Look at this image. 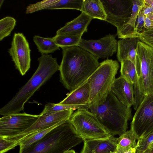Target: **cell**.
I'll list each match as a JSON object with an SVG mask.
<instances>
[{
	"label": "cell",
	"mask_w": 153,
	"mask_h": 153,
	"mask_svg": "<svg viewBox=\"0 0 153 153\" xmlns=\"http://www.w3.org/2000/svg\"><path fill=\"white\" fill-rule=\"evenodd\" d=\"M142 9L143 13L146 16L153 15V8L145 3Z\"/></svg>",
	"instance_id": "d590c367"
},
{
	"label": "cell",
	"mask_w": 153,
	"mask_h": 153,
	"mask_svg": "<svg viewBox=\"0 0 153 153\" xmlns=\"http://www.w3.org/2000/svg\"><path fill=\"white\" fill-rule=\"evenodd\" d=\"M73 109H68L46 115H40L37 120L29 128L20 134L8 139L16 140L18 143L29 136L51 127L62 122L68 121L74 113Z\"/></svg>",
	"instance_id": "7c38bea8"
},
{
	"label": "cell",
	"mask_w": 153,
	"mask_h": 153,
	"mask_svg": "<svg viewBox=\"0 0 153 153\" xmlns=\"http://www.w3.org/2000/svg\"><path fill=\"white\" fill-rule=\"evenodd\" d=\"M119 67L117 61L107 59L100 63L87 80L90 88L89 108L97 107L105 102Z\"/></svg>",
	"instance_id": "5b68a950"
},
{
	"label": "cell",
	"mask_w": 153,
	"mask_h": 153,
	"mask_svg": "<svg viewBox=\"0 0 153 153\" xmlns=\"http://www.w3.org/2000/svg\"><path fill=\"white\" fill-rule=\"evenodd\" d=\"M135 65L141 92L145 96L153 94V48L139 41Z\"/></svg>",
	"instance_id": "8992f818"
},
{
	"label": "cell",
	"mask_w": 153,
	"mask_h": 153,
	"mask_svg": "<svg viewBox=\"0 0 153 153\" xmlns=\"http://www.w3.org/2000/svg\"><path fill=\"white\" fill-rule=\"evenodd\" d=\"M39 116L19 113L3 116L0 118V137L9 139L17 136L30 127Z\"/></svg>",
	"instance_id": "9c48e42d"
},
{
	"label": "cell",
	"mask_w": 153,
	"mask_h": 153,
	"mask_svg": "<svg viewBox=\"0 0 153 153\" xmlns=\"http://www.w3.org/2000/svg\"><path fill=\"white\" fill-rule=\"evenodd\" d=\"M4 1L3 0H1L0 1V8L1 7V6L2 5V4Z\"/></svg>",
	"instance_id": "ab89813d"
},
{
	"label": "cell",
	"mask_w": 153,
	"mask_h": 153,
	"mask_svg": "<svg viewBox=\"0 0 153 153\" xmlns=\"http://www.w3.org/2000/svg\"><path fill=\"white\" fill-rule=\"evenodd\" d=\"M17 146L16 140L0 137V153H4Z\"/></svg>",
	"instance_id": "1f68e13d"
},
{
	"label": "cell",
	"mask_w": 153,
	"mask_h": 153,
	"mask_svg": "<svg viewBox=\"0 0 153 153\" xmlns=\"http://www.w3.org/2000/svg\"><path fill=\"white\" fill-rule=\"evenodd\" d=\"M65 123V122H60L49 128L36 132L20 141L19 143L18 146H20V148L27 147L42 139L55 127Z\"/></svg>",
	"instance_id": "484cf974"
},
{
	"label": "cell",
	"mask_w": 153,
	"mask_h": 153,
	"mask_svg": "<svg viewBox=\"0 0 153 153\" xmlns=\"http://www.w3.org/2000/svg\"><path fill=\"white\" fill-rule=\"evenodd\" d=\"M151 146L153 148V141L149 145Z\"/></svg>",
	"instance_id": "60d3db41"
},
{
	"label": "cell",
	"mask_w": 153,
	"mask_h": 153,
	"mask_svg": "<svg viewBox=\"0 0 153 153\" xmlns=\"http://www.w3.org/2000/svg\"><path fill=\"white\" fill-rule=\"evenodd\" d=\"M130 129L138 140L153 131V94L146 96L136 110Z\"/></svg>",
	"instance_id": "ba28073f"
},
{
	"label": "cell",
	"mask_w": 153,
	"mask_h": 153,
	"mask_svg": "<svg viewBox=\"0 0 153 153\" xmlns=\"http://www.w3.org/2000/svg\"><path fill=\"white\" fill-rule=\"evenodd\" d=\"M81 12L93 19L106 21V14L100 0H84Z\"/></svg>",
	"instance_id": "ffe728a7"
},
{
	"label": "cell",
	"mask_w": 153,
	"mask_h": 153,
	"mask_svg": "<svg viewBox=\"0 0 153 153\" xmlns=\"http://www.w3.org/2000/svg\"><path fill=\"white\" fill-rule=\"evenodd\" d=\"M142 153H153V148L149 145Z\"/></svg>",
	"instance_id": "8d00e7d4"
},
{
	"label": "cell",
	"mask_w": 153,
	"mask_h": 153,
	"mask_svg": "<svg viewBox=\"0 0 153 153\" xmlns=\"http://www.w3.org/2000/svg\"><path fill=\"white\" fill-rule=\"evenodd\" d=\"M153 141V131L145 138L138 140L137 144L136 153H142Z\"/></svg>",
	"instance_id": "4dcf8cb0"
},
{
	"label": "cell",
	"mask_w": 153,
	"mask_h": 153,
	"mask_svg": "<svg viewBox=\"0 0 153 153\" xmlns=\"http://www.w3.org/2000/svg\"><path fill=\"white\" fill-rule=\"evenodd\" d=\"M83 141L68 121L55 127L29 146L20 148L19 153H65Z\"/></svg>",
	"instance_id": "3957f363"
},
{
	"label": "cell",
	"mask_w": 153,
	"mask_h": 153,
	"mask_svg": "<svg viewBox=\"0 0 153 153\" xmlns=\"http://www.w3.org/2000/svg\"><path fill=\"white\" fill-rule=\"evenodd\" d=\"M132 10L128 22L117 30L116 35L121 39L128 38H139L140 33L135 30V23L138 14L144 4V0H132Z\"/></svg>",
	"instance_id": "e0dca14e"
},
{
	"label": "cell",
	"mask_w": 153,
	"mask_h": 153,
	"mask_svg": "<svg viewBox=\"0 0 153 153\" xmlns=\"http://www.w3.org/2000/svg\"><path fill=\"white\" fill-rule=\"evenodd\" d=\"M38 60L39 65L36 71L15 95L0 109V115L4 116L23 111L25 104L35 92L59 70L56 58L51 55H42Z\"/></svg>",
	"instance_id": "7a4b0ae2"
},
{
	"label": "cell",
	"mask_w": 153,
	"mask_h": 153,
	"mask_svg": "<svg viewBox=\"0 0 153 153\" xmlns=\"http://www.w3.org/2000/svg\"><path fill=\"white\" fill-rule=\"evenodd\" d=\"M78 134L85 139H104L111 136L100 123L97 117L88 109H78L68 121Z\"/></svg>",
	"instance_id": "52a82bcc"
},
{
	"label": "cell",
	"mask_w": 153,
	"mask_h": 153,
	"mask_svg": "<svg viewBox=\"0 0 153 153\" xmlns=\"http://www.w3.org/2000/svg\"><path fill=\"white\" fill-rule=\"evenodd\" d=\"M82 36L56 34L52 38L56 45L62 48L78 46Z\"/></svg>",
	"instance_id": "cb8c5ba5"
},
{
	"label": "cell",
	"mask_w": 153,
	"mask_h": 153,
	"mask_svg": "<svg viewBox=\"0 0 153 153\" xmlns=\"http://www.w3.org/2000/svg\"><path fill=\"white\" fill-rule=\"evenodd\" d=\"M106 16V21L116 27L117 30L129 21L132 10V0H100Z\"/></svg>",
	"instance_id": "30bf717a"
},
{
	"label": "cell",
	"mask_w": 153,
	"mask_h": 153,
	"mask_svg": "<svg viewBox=\"0 0 153 153\" xmlns=\"http://www.w3.org/2000/svg\"><path fill=\"white\" fill-rule=\"evenodd\" d=\"M116 36L109 34L97 40H87L81 39L78 46L98 59L108 58L117 51L118 42Z\"/></svg>",
	"instance_id": "4fadbf2b"
},
{
	"label": "cell",
	"mask_w": 153,
	"mask_h": 153,
	"mask_svg": "<svg viewBox=\"0 0 153 153\" xmlns=\"http://www.w3.org/2000/svg\"><path fill=\"white\" fill-rule=\"evenodd\" d=\"M58 0H46L30 4L26 8L27 14L31 13L46 9L56 2Z\"/></svg>",
	"instance_id": "f1b7e54d"
},
{
	"label": "cell",
	"mask_w": 153,
	"mask_h": 153,
	"mask_svg": "<svg viewBox=\"0 0 153 153\" xmlns=\"http://www.w3.org/2000/svg\"><path fill=\"white\" fill-rule=\"evenodd\" d=\"M137 138L130 129L117 138V145L123 147L134 148L137 146Z\"/></svg>",
	"instance_id": "83f0119b"
},
{
	"label": "cell",
	"mask_w": 153,
	"mask_h": 153,
	"mask_svg": "<svg viewBox=\"0 0 153 153\" xmlns=\"http://www.w3.org/2000/svg\"><path fill=\"white\" fill-rule=\"evenodd\" d=\"M120 63V76L128 82L133 84L137 80L134 64L128 60H123Z\"/></svg>",
	"instance_id": "7402d4cb"
},
{
	"label": "cell",
	"mask_w": 153,
	"mask_h": 153,
	"mask_svg": "<svg viewBox=\"0 0 153 153\" xmlns=\"http://www.w3.org/2000/svg\"><path fill=\"white\" fill-rule=\"evenodd\" d=\"M61 48L60 81L71 92L85 82L100 63L96 57L78 46Z\"/></svg>",
	"instance_id": "6da1fadb"
},
{
	"label": "cell",
	"mask_w": 153,
	"mask_h": 153,
	"mask_svg": "<svg viewBox=\"0 0 153 153\" xmlns=\"http://www.w3.org/2000/svg\"><path fill=\"white\" fill-rule=\"evenodd\" d=\"M134 97V109L136 110L144 99L145 96L141 92L138 80L133 84Z\"/></svg>",
	"instance_id": "f546056e"
},
{
	"label": "cell",
	"mask_w": 153,
	"mask_h": 153,
	"mask_svg": "<svg viewBox=\"0 0 153 153\" xmlns=\"http://www.w3.org/2000/svg\"><path fill=\"white\" fill-rule=\"evenodd\" d=\"M145 17L142 8L138 14L137 23L135 28V30L138 33H140L143 30V28H144Z\"/></svg>",
	"instance_id": "836d02e7"
},
{
	"label": "cell",
	"mask_w": 153,
	"mask_h": 153,
	"mask_svg": "<svg viewBox=\"0 0 153 153\" xmlns=\"http://www.w3.org/2000/svg\"><path fill=\"white\" fill-rule=\"evenodd\" d=\"M84 0H58L45 10L67 9L82 11Z\"/></svg>",
	"instance_id": "d4e9b609"
},
{
	"label": "cell",
	"mask_w": 153,
	"mask_h": 153,
	"mask_svg": "<svg viewBox=\"0 0 153 153\" xmlns=\"http://www.w3.org/2000/svg\"><path fill=\"white\" fill-rule=\"evenodd\" d=\"M117 139L111 136L104 139H85L80 153H115Z\"/></svg>",
	"instance_id": "5bb4252c"
},
{
	"label": "cell",
	"mask_w": 153,
	"mask_h": 153,
	"mask_svg": "<svg viewBox=\"0 0 153 153\" xmlns=\"http://www.w3.org/2000/svg\"><path fill=\"white\" fill-rule=\"evenodd\" d=\"M109 134L121 136L126 131L128 121L132 117L131 111L121 102L111 91L103 103L89 108Z\"/></svg>",
	"instance_id": "277c9868"
},
{
	"label": "cell",
	"mask_w": 153,
	"mask_h": 153,
	"mask_svg": "<svg viewBox=\"0 0 153 153\" xmlns=\"http://www.w3.org/2000/svg\"><path fill=\"white\" fill-rule=\"evenodd\" d=\"M15 19L11 16H6L0 20V41L9 36L16 25Z\"/></svg>",
	"instance_id": "4316f807"
},
{
	"label": "cell",
	"mask_w": 153,
	"mask_h": 153,
	"mask_svg": "<svg viewBox=\"0 0 153 153\" xmlns=\"http://www.w3.org/2000/svg\"><path fill=\"white\" fill-rule=\"evenodd\" d=\"M88 104L84 105H71L48 103L46 104L42 111L40 115H46L53 114L68 109H88Z\"/></svg>",
	"instance_id": "603a6c76"
},
{
	"label": "cell",
	"mask_w": 153,
	"mask_h": 153,
	"mask_svg": "<svg viewBox=\"0 0 153 153\" xmlns=\"http://www.w3.org/2000/svg\"><path fill=\"white\" fill-rule=\"evenodd\" d=\"M93 19L84 12L72 21L67 22L56 32L57 35L82 36L87 32L88 27Z\"/></svg>",
	"instance_id": "2e32d148"
},
{
	"label": "cell",
	"mask_w": 153,
	"mask_h": 153,
	"mask_svg": "<svg viewBox=\"0 0 153 153\" xmlns=\"http://www.w3.org/2000/svg\"><path fill=\"white\" fill-rule=\"evenodd\" d=\"M65 153H76L75 151L73 150V149H71L70 150L68 151H67Z\"/></svg>",
	"instance_id": "f35d334b"
},
{
	"label": "cell",
	"mask_w": 153,
	"mask_h": 153,
	"mask_svg": "<svg viewBox=\"0 0 153 153\" xmlns=\"http://www.w3.org/2000/svg\"><path fill=\"white\" fill-rule=\"evenodd\" d=\"M30 50L25 37L22 33H15L8 52L15 64L16 68L22 76L30 68Z\"/></svg>",
	"instance_id": "8fae6325"
},
{
	"label": "cell",
	"mask_w": 153,
	"mask_h": 153,
	"mask_svg": "<svg viewBox=\"0 0 153 153\" xmlns=\"http://www.w3.org/2000/svg\"><path fill=\"white\" fill-rule=\"evenodd\" d=\"M90 88L86 81L74 90L59 104L71 105L88 104L90 97Z\"/></svg>",
	"instance_id": "d6986e66"
},
{
	"label": "cell",
	"mask_w": 153,
	"mask_h": 153,
	"mask_svg": "<svg viewBox=\"0 0 153 153\" xmlns=\"http://www.w3.org/2000/svg\"><path fill=\"white\" fill-rule=\"evenodd\" d=\"M144 3L153 8V0H144Z\"/></svg>",
	"instance_id": "74e56055"
},
{
	"label": "cell",
	"mask_w": 153,
	"mask_h": 153,
	"mask_svg": "<svg viewBox=\"0 0 153 153\" xmlns=\"http://www.w3.org/2000/svg\"><path fill=\"white\" fill-rule=\"evenodd\" d=\"M140 41L139 38L121 39L118 41L117 56L120 62L128 60L135 64L137 44Z\"/></svg>",
	"instance_id": "ac0fdd59"
},
{
	"label": "cell",
	"mask_w": 153,
	"mask_h": 153,
	"mask_svg": "<svg viewBox=\"0 0 153 153\" xmlns=\"http://www.w3.org/2000/svg\"><path fill=\"white\" fill-rule=\"evenodd\" d=\"M140 41L153 48V30L144 29L140 33Z\"/></svg>",
	"instance_id": "d6a6232c"
},
{
	"label": "cell",
	"mask_w": 153,
	"mask_h": 153,
	"mask_svg": "<svg viewBox=\"0 0 153 153\" xmlns=\"http://www.w3.org/2000/svg\"><path fill=\"white\" fill-rule=\"evenodd\" d=\"M33 41L39 51L42 54H48L59 50L52 38H45L37 35L33 37Z\"/></svg>",
	"instance_id": "44dd1931"
},
{
	"label": "cell",
	"mask_w": 153,
	"mask_h": 153,
	"mask_svg": "<svg viewBox=\"0 0 153 153\" xmlns=\"http://www.w3.org/2000/svg\"><path fill=\"white\" fill-rule=\"evenodd\" d=\"M144 28L148 30H153V15L146 16Z\"/></svg>",
	"instance_id": "e575fe53"
},
{
	"label": "cell",
	"mask_w": 153,
	"mask_h": 153,
	"mask_svg": "<svg viewBox=\"0 0 153 153\" xmlns=\"http://www.w3.org/2000/svg\"><path fill=\"white\" fill-rule=\"evenodd\" d=\"M111 91L118 100L128 107L134 103L133 84L120 76L116 78L111 87Z\"/></svg>",
	"instance_id": "9a60e30c"
}]
</instances>
